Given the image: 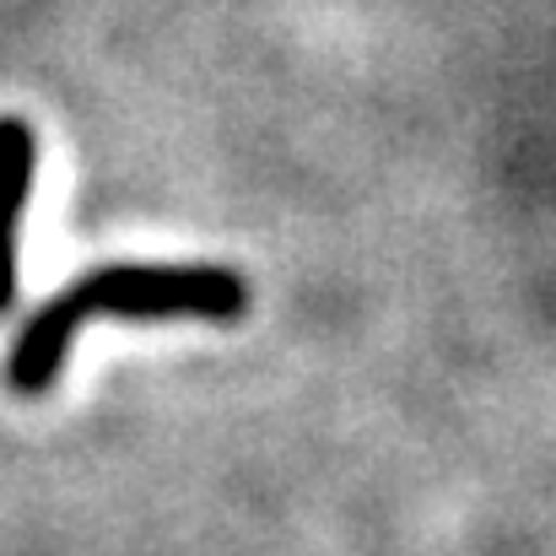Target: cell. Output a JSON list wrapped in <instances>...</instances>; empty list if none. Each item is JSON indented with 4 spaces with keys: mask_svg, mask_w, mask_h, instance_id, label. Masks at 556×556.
Wrapping results in <instances>:
<instances>
[{
    "mask_svg": "<svg viewBox=\"0 0 556 556\" xmlns=\"http://www.w3.org/2000/svg\"><path fill=\"white\" fill-rule=\"evenodd\" d=\"M249 281L227 265H98L65 281L11 341L5 383L43 394L65 368L76 336L92 319H243Z\"/></svg>",
    "mask_w": 556,
    "mask_h": 556,
    "instance_id": "cell-1",
    "label": "cell"
},
{
    "mask_svg": "<svg viewBox=\"0 0 556 556\" xmlns=\"http://www.w3.org/2000/svg\"><path fill=\"white\" fill-rule=\"evenodd\" d=\"M38 174V136L27 119L0 114V314L16 303V232L27 216V194Z\"/></svg>",
    "mask_w": 556,
    "mask_h": 556,
    "instance_id": "cell-2",
    "label": "cell"
}]
</instances>
